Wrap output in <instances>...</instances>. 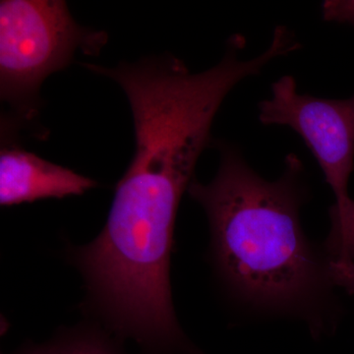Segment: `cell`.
Segmentation results:
<instances>
[{
    "mask_svg": "<svg viewBox=\"0 0 354 354\" xmlns=\"http://www.w3.org/2000/svg\"><path fill=\"white\" fill-rule=\"evenodd\" d=\"M108 34L77 24L62 0L0 2V97L32 120L44 81L73 62L77 50L97 57Z\"/></svg>",
    "mask_w": 354,
    "mask_h": 354,
    "instance_id": "obj_2",
    "label": "cell"
},
{
    "mask_svg": "<svg viewBox=\"0 0 354 354\" xmlns=\"http://www.w3.org/2000/svg\"><path fill=\"white\" fill-rule=\"evenodd\" d=\"M97 183L18 146L0 153V204L4 207L50 198L79 196Z\"/></svg>",
    "mask_w": 354,
    "mask_h": 354,
    "instance_id": "obj_4",
    "label": "cell"
},
{
    "mask_svg": "<svg viewBox=\"0 0 354 354\" xmlns=\"http://www.w3.org/2000/svg\"><path fill=\"white\" fill-rule=\"evenodd\" d=\"M264 125H285L301 136L313 153L335 200L348 198L354 169V95L330 100L301 95L295 78L286 75L272 84V95L259 104Z\"/></svg>",
    "mask_w": 354,
    "mask_h": 354,
    "instance_id": "obj_3",
    "label": "cell"
},
{
    "mask_svg": "<svg viewBox=\"0 0 354 354\" xmlns=\"http://www.w3.org/2000/svg\"><path fill=\"white\" fill-rule=\"evenodd\" d=\"M322 16L326 22L354 26V0H326L322 4Z\"/></svg>",
    "mask_w": 354,
    "mask_h": 354,
    "instance_id": "obj_8",
    "label": "cell"
},
{
    "mask_svg": "<svg viewBox=\"0 0 354 354\" xmlns=\"http://www.w3.org/2000/svg\"><path fill=\"white\" fill-rule=\"evenodd\" d=\"M216 144L221 162L215 178L209 184L193 179L187 191L208 216L218 277L242 304L301 317L312 334L320 335L335 322L337 304L329 260L300 223L308 193L302 160L290 153L283 176L268 181L236 147Z\"/></svg>",
    "mask_w": 354,
    "mask_h": 354,
    "instance_id": "obj_1",
    "label": "cell"
},
{
    "mask_svg": "<svg viewBox=\"0 0 354 354\" xmlns=\"http://www.w3.org/2000/svg\"><path fill=\"white\" fill-rule=\"evenodd\" d=\"M31 354H114L97 335L80 334L70 335L48 348Z\"/></svg>",
    "mask_w": 354,
    "mask_h": 354,
    "instance_id": "obj_6",
    "label": "cell"
},
{
    "mask_svg": "<svg viewBox=\"0 0 354 354\" xmlns=\"http://www.w3.org/2000/svg\"><path fill=\"white\" fill-rule=\"evenodd\" d=\"M330 228L324 242L328 260L354 262V200H335L329 209Z\"/></svg>",
    "mask_w": 354,
    "mask_h": 354,
    "instance_id": "obj_5",
    "label": "cell"
},
{
    "mask_svg": "<svg viewBox=\"0 0 354 354\" xmlns=\"http://www.w3.org/2000/svg\"><path fill=\"white\" fill-rule=\"evenodd\" d=\"M328 274L333 286L344 288L349 295H354L353 261L329 260Z\"/></svg>",
    "mask_w": 354,
    "mask_h": 354,
    "instance_id": "obj_7",
    "label": "cell"
}]
</instances>
